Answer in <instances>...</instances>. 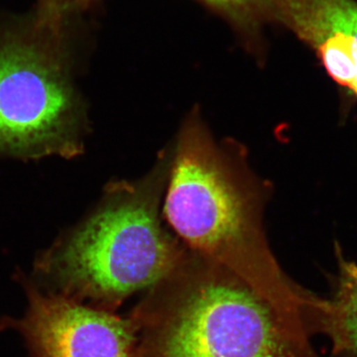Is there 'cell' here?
I'll list each match as a JSON object with an SVG mask.
<instances>
[{
	"instance_id": "6da1fadb",
	"label": "cell",
	"mask_w": 357,
	"mask_h": 357,
	"mask_svg": "<svg viewBox=\"0 0 357 357\" xmlns=\"http://www.w3.org/2000/svg\"><path fill=\"white\" fill-rule=\"evenodd\" d=\"M271 192L241 143L218 139L198 107L188 114L172 145L162 206L167 225L189 250L227 268L274 304L305 312L311 291L282 269L265 234Z\"/></svg>"
},
{
	"instance_id": "7a4b0ae2",
	"label": "cell",
	"mask_w": 357,
	"mask_h": 357,
	"mask_svg": "<svg viewBox=\"0 0 357 357\" xmlns=\"http://www.w3.org/2000/svg\"><path fill=\"white\" fill-rule=\"evenodd\" d=\"M171 162L169 145L143 177L107 185L95 210L35 260L28 280L44 292L116 312L165 278L189 251L162 211Z\"/></svg>"
},
{
	"instance_id": "3957f363",
	"label": "cell",
	"mask_w": 357,
	"mask_h": 357,
	"mask_svg": "<svg viewBox=\"0 0 357 357\" xmlns=\"http://www.w3.org/2000/svg\"><path fill=\"white\" fill-rule=\"evenodd\" d=\"M138 357H324L309 314L284 309L189 250L129 314Z\"/></svg>"
},
{
	"instance_id": "277c9868",
	"label": "cell",
	"mask_w": 357,
	"mask_h": 357,
	"mask_svg": "<svg viewBox=\"0 0 357 357\" xmlns=\"http://www.w3.org/2000/svg\"><path fill=\"white\" fill-rule=\"evenodd\" d=\"M76 24L34 10L0 21V157L75 158L88 132L75 86Z\"/></svg>"
},
{
	"instance_id": "5b68a950",
	"label": "cell",
	"mask_w": 357,
	"mask_h": 357,
	"mask_svg": "<svg viewBox=\"0 0 357 357\" xmlns=\"http://www.w3.org/2000/svg\"><path fill=\"white\" fill-rule=\"evenodd\" d=\"M21 284L27 309L0 326L20 333L28 357H138L137 331L129 316L44 292L26 277Z\"/></svg>"
},
{
	"instance_id": "8992f818",
	"label": "cell",
	"mask_w": 357,
	"mask_h": 357,
	"mask_svg": "<svg viewBox=\"0 0 357 357\" xmlns=\"http://www.w3.org/2000/svg\"><path fill=\"white\" fill-rule=\"evenodd\" d=\"M284 25L316 52L335 83L357 96L356 0H285Z\"/></svg>"
},
{
	"instance_id": "52a82bcc",
	"label": "cell",
	"mask_w": 357,
	"mask_h": 357,
	"mask_svg": "<svg viewBox=\"0 0 357 357\" xmlns=\"http://www.w3.org/2000/svg\"><path fill=\"white\" fill-rule=\"evenodd\" d=\"M335 255L330 295L312 293L310 324L314 337L328 340L332 357H357V263L347 259L338 245Z\"/></svg>"
},
{
	"instance_id": "ba28073f",
	"label": "cell",
	"mask_w": 357,
	"mask_h": 357,
	"mask_svg": "<svg viewBox=\"0 0 357 357\" xmlns=\"http://www.w3.org/2000/svg\"><path fill=\"white\" fill-rule=\"evenodd\" d=\"M246 37L259 36L264 25L284 24L285 0H201Z\"/></svg>"
},
{
	"instance_id": "9c48e42d",
	"label": "cell",
	"mask_w": 357,
	"mask_h": 357,
	"mask_svg": "<svg viewBox=\"0 0 357 357\" xmlns=\"http://www.w3.org/2000/svg\"><path fill=\"white\" fill-rule=\"evenodd\" d=\"M98 0H36L33 10L40 15L76 24L77 17L95 6Z\"/></svg>"
}]
</instances>
